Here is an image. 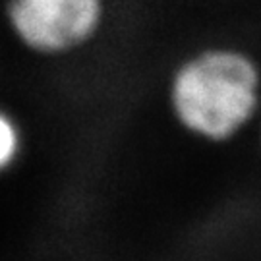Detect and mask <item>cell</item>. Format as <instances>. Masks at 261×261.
I'll return each instance as SVG.
<instances>
[{"label":"cell","mask_w":261,"mask_h":261,"mask_svg":"<svg viewBox=\"0 0 261 261\" xmlns=\"http://www.w3.org/2000/svg\"><path fill=\"white\" fill-rule=\"evenodd\" d=\"M14 35L41 55H64L97 35L105 0H6Z\"/></svg>","instance_id":"7a4b0ae2"},{"label":"cell","mask_w":261,"mask_h":261,"mask_svg":"<svg viewBox=\"0 0 261 261\" xmlns=\"http://www.w3.org/2000/svg\"><path fill=\"white\" fill-rule=\"evenodd\" d=\"M0 157H2V165L8 167L10 163L16 159L19 149V134L18 126L10 120L4 114L2 122H0Z\"/></svg>","instance_id":"3957f363"},{"label":"cell","mask_w":261,"mask_h":261,"mask_svg":"<svg viewBox=\"0 0 261 261\" xmlns=\"http://www.w3.org/2000/svg\"><path fill=\"white\" fill-rule=\"evenodd\" d=\"M170 101L186 130L211 141L228 140L257 109V64L238 48H205L176 70Z\"/></svg>","instance_id":"6da1fadb"}]
</instances>
